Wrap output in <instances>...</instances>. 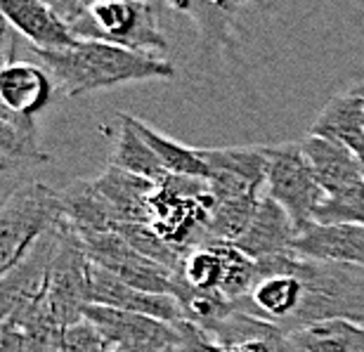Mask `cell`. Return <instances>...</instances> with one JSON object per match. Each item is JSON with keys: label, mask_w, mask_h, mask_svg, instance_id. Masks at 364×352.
<instances>
[{"label": "cell", "mask_w": 364, "mask_h": 352, "mask_svg": "<svg viewBox=\"0 0 364 352\" xmlns=\"http://www.w3.org/2000/svg\"><path fill=\"white\" fill-rule=\"evenodd\" d=\"M301 146L326 196L343 192V189L353 187L355 182L364 180L358 159L343 144L333 142L329 137L308 135L305 140H301Z\"/></svg>", "instance_id": "cell-17"}, {"label": "cell", "mask_w": 364, "mask_h": 352, "mask_svg": "<svg viewBox=\"0 0 364 352\" xmlns=\"http://www.w3.org/2000/svg\"><path fill=\"white\" fill-rule=\"evenodd\" d=\"M210 336L223 352H291L287 331L239 310L218 324Z\"/></svg>", "instance_id": "cell-18"}, {"label": "cell", "mask_w": 364, "mask_h": 352, "mask_svg": "<svg viewBox=\"0 0 364 352\" xmlns=\"http://www.w3.org/2000/svg\"><path fill=\"white\" fill-rule=\"evenodd\" d=\"M265 196H270L289 213L298 234L315 225V215L324 203L326 194L312 173V166L301 142H284L272 146Z\"/></svg>", "instance_id": "cell-7"}, {"label": "cell", "mask_w": 364, "mask_h": 352, "mask_svg": "<svg viewBox=\"0 0 364 352\" xmlns=\"http://www.w3.org/2000/svg\"><path fill=\"white\" fill-rule=\"evenodd\" d=\"M178 282L199 291H220L223 284V258L213 244L203 241L201 246L185 253L178 272Z\"/></svg>", "instance_id": "cell-29"}, {"label": "cell", "mask_w": 364, "mask_h": 352, "mask_svg": "<svg viewBox=\"0 0 364 352\" xmlns=\"http://www.w3.org/2000/svg\"><path fill=\"white\" fill-rule=\"evenodd\" d=\"M0 156L17 161H50V156L36 142L33 121L19 119L0 105Z\"/></svg>", "instance_id": "cell-27"}, {"label": "cell", "mask_w": 364, "mask_h": 352, "mask_svg": "<svg viewBox=\"0 0 364 352\" xmlns=\"http://www.w3.org/2000/svg\"><path fill=\"white\" fill-rule=\"evenodd\" d=\"M38 57L55 87H60L67 97L140 80L176 78V67L166 57L133 53L100 41H78L69 50Z\"/></svg>", "instance_id": "cell-1"}, {"label": "cell", "mask_w": 364, "mask_h": 352, "mask_svg": "<svg viewBox=\"0 0 364 352\" xmlns=\"http://www.w3.org/2000/svg\"><path fill=\"white\" fill-rule=\"evenodd\" d=\"M348 92H350L353 97L364 100V78H362V80H358V83H353L350 87H348Z\"/></svg>", "instance_id": "cell-38"}, {"label": "cell", "mask_w": 364, "mask_h": 352, "mask_svg": "<svg viewBox=\"0 0 364 352\" xmlns=\"http://www.w3.org/2000/svg\"><path fill=\"white\" fill-rule=\"evenodd\" d=\"M350 151H353V156L358 159V164H360V171H362V178H364V137H362V140H360L358 144L353 146Z\"/></svg>", "instance_id": "cell-37"}, {"label": "cell", "mask_w": 364, "mask_h": 352, "mask_svg": "<svg viewBox=\"0 0 364 352\" xmlns=\"http://www.w3.org/2000/svg\"><path fill=\"white\" fill-rule=\"evenodd\" d=\"M173 10L187 12L196 21L201 41L206 46L225 50L232 60H239V12L244 10L242 3H180L171 5Z\"/></svg>", "instance_id": "cell-20"}, {"label": "cell", "mask_w": 364, "mask_h": 352, "mask_svg": "<svg viewBox=\"0 0 364 352\" xmlns=\"http://www.w3.org/2000/svg\"><path fill=\"white\" fill-rule=\"evenodd\" d=\"M289 267L298 279V305L287 334L322 321L364 326V270L296 253L289 255Z\"/></svg>", "instance_id": "cell-3"}, {"label": "cell", "mask_w": 364, "mask_h": 352, "mask_svg": "<svg viewBox=\"0 0 364 352\" xmlns=\"http://www.w3.org/2000/svg\"><path fill=\"white\" fill-rule=\"evenodd\" d=\"M119 121H121V130L116 135L109 166H116L130 175H137V178L161 182L168 175L164 171L161 161L156 159L151 146L144 142V137L133 128V123L126 119V114H119Z\"/></svg>", "instance_id": "cell-25"}, {"label": "cell", "mask_w": 364, "mask_h": 352, "mask_svg": "<svg viewBox=\"0 0 364 352\" xmlns=\"http://www.w3.org/2000/svg\"><path fill=\"white\" fill-rule=\"evenodd\" d=\"M24 334L10 321H0V352H21Z\"/></svg>", "instance_id": "cell-35"}, {"label": "cell", "mask_w": 364, "mask_h": 352, "mask_svg": "<svg viewBox=\"0 0 364 352\" xmlns=\"http://www.w3.org/2000/svg\"><path fill=\"white\" fill-rule=\"evenodd\" d=\"M126 119L133 123V128L144 137V142L151 146V151L156 154V159L161 161L164 171L168 175L208 180L210 171H208V166L203 164L199 149H192V146L176 142L173 137L159 133L156 128H151L149 123H144L142 119H135L133 114H126Z\"/></svg>", "instance_id": "cell-24"}, {"label": "cell", "mask_w": 364, "mask_h": 352, "mask_svg": "<svg viewBox=\"0 0 364 352\" xmlns=\"http://www.w3.org/2000/svg\"><path fill=\"white\" fill-rule=\"evenodd\" d=\"M208 244H213V248L223 258L220 291L237 305L239 300L249 296V291L253 289V284H256V270H258L256 260H251L249 255L239 251L235 244H228V241L208 239Z\"/></svg>", "instance_id": "cell-28"}, {"label": "cell", "mask_w": 364, "mask_h": 352, "mask_svg": "<svg viewBox=\"0 0 364 352\" xmlns=\"http://www.w3.org/2000/svg\"><path fill=\"white\" fill-rule=\"evenodd\" d=\"M64 225L60 192L26 182L0 203V274L46 232Z\"/></svg>", "instance_id": "cell-5"}, {"label": "cell", "mask_w": 364, "mask_h": 352, "mask_svg": "<svg viewBox=\"0 0 364 352\" xmlns=\"http://www.w3.org/2000/svg\"><path fill=\"white\" fill-rule=\"evenodd\" d=\"M90 300L92 305H105V307H114V310L144 314V317H154L159 321H166V324H178V321L185 319L178 298L137 291L126 282H121L119 277H114L112 272L97 267L95 262H92Z\"/></svg>", "instance_id": "cell-12"}, {"label": "cell", "mask_w": 364, "mask_h": 352, "mask_svg": "<svg viewBox=\"0 0 364 352\" xmlns=\"http://www.w3.org/2000/svg\"><path fill=\"white\" fill-rule=\"evenodd\" d=\"M203 164L210 173L220 171L242 178L256 189L265 192L267 173H270L272 146L251 144V146H223V149H199Z\"/></svg>", "instance_id": "cell-21"}, {"label": "cell", "mask_w": 364, "mask_h": 352, "mask_svg": "<svg viewBox=\"0 0 364 352\" xmlns=\"http://www.w3.org/2000/svg\"><path fill=\"white\" fill-rule=\"evenodd\" d=\"M88 258L97 267L107 270L121 282L144 293H159V296H173L178 293V277L154 260L137 253L119 232L102 234H78Z\"/></svg>", "instance_id": "cell-9"}, {"label": "cell", "mask_w": 364, "mask_h": 352, "mask_svg": "<svg viewBox=\"0 0 364 352\" xmlns=\"http://www.w3.org/2000/svg\"><path fill=\"white\" fill-rule=\"evenodd\" d=\"M294 253L303 258L364 270V227L315 223L296 237Z\"/></svg>", "instance_id": "cell-15"}, {"label": "cell", "mask_w": 364, "mask_h": 352, "mask_svg": "<svg viewBox=\"0 0 364 352\" xmlns=\"http://www.w3.org/2000/svg\"><path fill=\"white\" fill-rule=\"evenodd\" d=\"M50 5L78 41H100L154 57H164L168 53V41H166L161 21H159L161 7L154 3L55 0Z\"/></svg>", "instance_id": "cell-2"}, {"label": "cell", "mask_w": 364, "mask_h": 352, "mask_svg": "<svg viewBox=\"0 0 364 352\" xmlns=\"http://www.w3.org/2000/svg\"><path fill=\"white\" fill-rule=\"evenodd\" d=\"M291 352H364V326L353 321H322L289 334Z\"/></svg>", "instance_id": "cell-22"}, {"label": "cell", "mask_w": 364, "mask_h": 352, "mask_svg": "<svg viewBox=\"0 0 364 352\" xmlns=\"http://www.w3.org/2000/svg\"><path fill=\"white\" fill-rule=\"evenodd\" d=\"M85 321H90L116 352H166L176 343V326L144 314L88 305Z\"/></svg>", "instance_id": "cell-10"}, {"label": "cell", "mask_w": 364, "mask_h": 352, "mask_svg": "<svg viewBox=\"0 0 364 352\" xmlns=\"http://www.w3.org/2000/svg\"><path fill=\"white\" fill-rule=\"evenodd\" d=\"M116 232H119L137 253H142L144 258L154 260L156 265L171 270V272L178 277L185 253H180L178 248L166 244V241L159 237L151 227H147V225H121V227H116Z\"/></svg>", "instance_id": "cell-30"}, {"label": "cell", "mask_w": 364, "mask_h": 352, "mask_svg": "<svg viewBox=\"0 0 364 352\" xmlns=\"http://www.w3.org/2000/svg\"><path fill=\"white\" fill-rule=\"evenodd\" d=\"M260 201H263V194H246L239 196V199L215 203L208 223V239L228 241V244H235L237 239H242L253 223V218H256Z\"/></svg>", "instance_id": "cell-26"}, {"label": "cell", "mask_w": 364, "mask_h": 352, "mask_svg": "<svg viewBox=\"0 0 364 352\" xmlns=\"http://www.w3.org/2000/svg\"><path fill=\"white\" fill-rule=\"evenodd\" d=\"M213 208L215 196L208 180L166 175L149 196L147 227L180 253H189L208 239Z\"/></svg>", "instance_id": "cell-4"}, {"label": "cell", "mask_w": 364, "mask_h": 352, "mask_svg": "<svg viewBox=\"0 0 364 352\" xmlns=\"http://www.w3.org/2000/svg\"><path fill=\"white\" fill-rule=\"evenodd\" d=\"M92 284V260L83 248L81 237L64 223L62 241L53 260L48 282L46 305L57 324L64 331L85 319V307L92 305L90 300Z\"/></svg>", "instance_id": "cell-8"}, {"label": "cell", "mask_w": 364, "mask_h": 352, "mask_svg": "<svg viewBox=\"0 0 364 352\" xmlns=\"http://www.w3.org/2000/svg\"><path fill=\"white\" fill-rule=\"evenodd\" d=\"M298 237V230L294 220L279 203L272 201L270 196L263 194L256 218L244 232L242 239L235 241V246L242 253L249 255L251 260H267L277 255L294 253V241Z\"/></svg>", "instance_id": "cell-14"}, {"label": "cell", "mask_w": 364, "mask_h": 352, "mask_svg": "<svg viewBox=\"0 0 364 352\" xmlns=\"http://www.w3.org/2000/svg\"><path fill=\"white\" fill-rule=\"evenodd\" d=\"M64 348L67 352H116L105 341V336L85 319L64 331Z\"/></svg>", "instance_id": "cell-33"}, {"label": "cell", "mask_w": 364, "mask_h": 352, "mask_svg": "<svg viewBox=\"0 0 364 352\" xmlns=\"http://www.w3.org/2000/svg\"><path fill=\"white\" fill-rule=\"evenodd\" d=\"M62 227L38 237L0 274V321L21 326L46 307L53 260L62 241Z\"/></svg>", "instance_id": "cell-6"}, {"label": "cell", "mask_w": 364, "mask_h": 352, "mask_svg": "<svg viewBox=\"0 0 364 352\" xmlns=\"http://www.w3.org/2000/svg\"><path fill=\"white\" fill-rule=\"evenodd\" d=\"M317 225H362L364 227V180L343 192L326 196L315 215Z\"/></svg>", "instance_id": "cell-31"}, {"label": "cell", "mask_w": 364, "mask_h": 352, "mask_svg": "<svg viewBox=\"0 0 364 352\" xmlns=\"http://www.w3.org/2000/svg\"><path fill=\"white\" fill-rule=\"evenodd\" d=\"M10 21L5 19V14L0 12V69L5 64L12 62V53H14V41H10Z\"/></svg>", "instance_id": "cell-36"}, {"label": "cell", "mask_w": 364, "mask_h": 352, "mask_svg": "<svg viewBox=\"0 0 364 352\" xmlns=\"http://www.w3.org/2000/svg\"><path fill=\"white\" fill-rule=\"evenodd\" d=\"M173 326H176V343L168 348V352H223L213 336L192 321L182 319Z\"/></svg>", "instance_id": "cell-32"}, {"label": "cell", "mask_w": 364, "mask_h": 352, "mask_svg": "<svg viewBox=\"0 0 364 352\" xmlns=\"http://www.w3.org/2000/svg\"><path fill=\"white\" fill-rule=\"evenodd\" d=\"M166 352H168V350H166Z\"/></svg>", "instance_id": "cell-41"}, {"label": "cell", "mask_w": 364, "mask_h": 352, "mask_svg": "<svg viewBox=\"0 0 364 352\" xmlns=\"http://www.w3.org/2000/svg\"><path fill=\"white\" fill-rule=\"evenodd\" d=\"M310 135L329 137V140L343 144L346 149H353L362 137V100L353 97L350 92H341L326 102V107L319 112L310 128Z\"/></svg>", "instance_id": "cell-23"}, {"label": "cell", "mask_w": 364, "mask_h": 352, "mask_svg": "<svg viewBox=\"0 0 364 352\" xmlns=\"http://www.w3.org/2000/svg\"><path fill=\"white\" fill-rule=\"evenodd\" d=\"M362 126H364V100H362Z\"/></svg>", "instance_id": "cell-40"}, {"label": "cell", "mask_w": 364, "mask_h": 352, "mask_svg": "<svg viewBox=\"0 0 364 352\" xmlns=\"http://www.w3.org/2000/svg\"><path fill=\"white\" fill-rule=\"evenodd\" d=\"M21 352H67L64 348V329L57 324H41L26 329Z\"/></svg>", "instance_id": "cell-34"}, {"label": "cell", "mask_w": 364, "mask_h": 352, "mask_svg": "<svg viewBox=\"0 0 364 352\" xmlns=\"http://www.w3.org/2000/svg\"><path fill=\"white\" fill-rule=\"evenodd\" d=\"M10 166H12V161H7L0 156V173H5V171H10Z\"/></svg>", "instance_id": "cell-39"}, {"label": "cell", "mask_w": 364, "mask_h": 352, "mask_svg": "<svg viewBox=\"0 0 364 352\" xmlns=\"http://www.w3.org/2000/svg\"><path fill=\"white\" fill-rule=\"evenodd\" d=\"M55 83L46 67L31 62H10L0 69V105L19 119L33 121V114L53 100Z\"/></svg>", "instance_id": "cell-13"}, {"label": "cell", "mask_w": 364, "mask_h": 352, "mask_svg": "<svg viewBox=\"0 0 364 352\" xmlns=\"http://www.w3.org/2000/svg\"><path fill=\"white\" fill-rule=\"evenodd\" d=\"M95 185L114 206L116 218H119V227L147 225V203L156 182L130 175L116 166H107V171L100 178H95Z\"/></svg>", "instance_id": "cell-19"}, {"label": "cell", "mask_w": 364, "mask_h": 352, "mask_svg": "<svg viewBox=\"0 0 364 352\" xmlns=\"http://www.w3.org/2000/svg\"><path fill=\"white\" fill-rule=\"evenodd\" d=\"M0 12L17 33L31 43L38 55H53L76 46L78 38L60 19L50 3L41 0H0Z\"/></svg>", "instance_id": "cell-11"}, {"label": "cell", "mask_w": 364, "mask_h": 352, "mask_svg": "<svg viewBox=\"0 0 364 352\" xmlns=\"http://www.w3.org/2000/svg\"><path fill=\"white\" fill-rule=\"evenodd\" d=\"M64 223L76 234L116 232L119 218L107 196L100 192L95 180H71L60 192Z\"/></svg>", "instance_id": "cell-16"}]
</instances>
